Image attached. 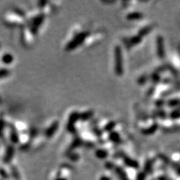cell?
<instances>
[{
  "mask_svg": "<svg viewBox=\"0 0 180 180\" xmlns=\"http://www.w3.org/2000/svg\"><path fill=\"white\" fill-rule=\"evenodd\" d=\"M87 35H88L87 32H81V33H78L77 35L68 43V44L67 45L65 49H67L68 50H74V49H75L76 47L80 46V45L84 41V40L87 38Z\"/></svg>",
  "mask_w": 180,
  "mask_h": 180,
  "instance_id": "1",
  "label": "cell"
},
{
  "mask_svg": "<svg viewBox=\"0 0 180 180\" xmlns=\"http://www.w3.org/2000/svg\"><path fill=\"white\" fill-rule=\"evenodd\" d=\"M116 56V73L119 75H121L123 72L122 68V56L120 47H117L115 51Z\"/></svg>",
  "mask_w": 180,
  "mask_h": 180,
  "instance_id": "2",
  "label": "cell"
},
{
  "mask_svg": "<svg viewBox=\"0 0 180 180\" xmlns=\"http://www.w3.org/2000/svg\"><path fill=\"white\" fill-rule=\"evenodd\" d=\"M58 126H59V123H58V122H55L49 128H47L46 132H45L47 137H52L58 129Z\"/></svg>",
  "mask_w": 180,
  "mask_h": 180,
  "instance_id": "3",
  "label": "cell"
},
{
  "mask_svg": "<svg viewBox=\"0 0 180 180\" xmlns=\"http://www.w3.org/2000/svg\"><path fill=\"white\" fill-rule=\"evenodd\" d=\"M14 155V149L12 146L8 147V150H7L6 154H5V159H4L5 163L10 162V161H12V159H13Z\"/></svg>",
  "mask_w": 180,
  "mask_h": 180,
  "instance_id": "4",
  "label": "cell"
},
{
  "mask_svg": "<svg viewBox=\"0 0 180 180\" xmlns=\"http://www.w3.org/2000/svg\"><path fill=\"white\" fill-rule=\"evenodd\" d=\"M124 162L127 166L132 167V168H137L139 167V164L136 161H134V160L129 159V158H125L124 159Z\"/></svg>",
  "mask_w": 180,
  "mask_h": 180,
  "instance_id": "5",
  "label": "cell"
},
{
  "mask_svg": "<svg viewBox=\"0 0 180 180\" xmlns=\"http://www.w3.org/2000/svg\"><path fill=\"white\" fill-rule=\"evenodd\" d=\"M116 173H117V175L119 176L120 180H129L128 176H127L126 174H125V171L122 168H120V167H117V168L116 169Z\"/></svg>",
  "mask_w": 180,
  "mask_h": 180,
  "instance_id": "6",
  "label": "cell"
},
{
  "mask_svg": "<svg viewBox=\"0 0 180 180\" xmlns=\"http://www.w3.org/2000/svg\"><path fill=\"white\" fill-rule=\"evenodd\" d=\"M107 155H108V153H107V151H105L104 150H98L95 152V155L101 159L107 158Z\"/></svg>",
  "mask_w": 180,
  "mask_h": 180,
  "instance_id": "7",
  "label": "cell"
},
{
  "mask_svg": "<svg viewBox=\"0 0 180 180\" xmlns=\"http://www.w3.org/2000/svg\"><path fill=\"white\" fill-rule=\"evenodd\" d=\"M2 62L5 63V64H11V63L13 62V56L12 55H10V54H6V55H5L3 56L2 58Z\"/></svg>",
  "mask_w": 180,
  "mask_h": 180,
  "instance_id": "8",
  "label": "cell"
},
{
  "mask_svg": "<svg viewBox=\"0 0 180 180\" xmlns=\"http://www.w3.org/2000/svg\"><path fill=\"white\" fill-rule=\"evenodd\" d=\"M11 170H12V176H13V177L14 178V179H15L16 180H21V176H20L19 171H18L17 169L15 167H12Z\"/></svg>",
  "mask_w": 180,
  "mask_h": 180,
  "instance_id": "9",
  "label": "cell"
},
{
  "mask_svg": "<svg viewBox=\"0 0 180 180\" xmlns=\"http://www.w3.org/2000/svg\"><path fill=\"white\" fill-rule=\"evenodd\" d=\"M141 17V14H137V13H132V14H129V15L128 16V19H131V20L139 19V18Z\"/></svg>",
  "mask_w": 180,
  "mask_h": 180,
  "instance_id": "10",
  "label": "cell"
},
{
  "mask_svg": "<svg viewBox=\"0 0 180 180\" xmlns=\"http://www.w3.org/2000/svg\"><path fill=\"white\" fill-rule=\"evenodd\" d=\"M110 139H111L112 141H113L114 142L119 141V135H118V134H116V133L112 134L111 135H110Z\"/></svg>",
  "mask_w": 180,
  "mask_h": 180,
  "instance_id": "11",
  "label": "cell"
},
{
  "mask_svg": "<svg viewBox=\"0 0 180 180\" xmlns=\"http://www.w3.org/2000/svg\"><path fill=\"white\" fill-rule=\"evenodd\" d=\"M0 175L2 176L4 179H8V174H7V173H5V171H4L3 170H0Z\"/></svg>",
  "mask_w": 180,
  "mask_h": 180,
  "instance_id": "12",
  "label": "cell"
},
{
  "mask_svg": "<svg viewBox=\"0 0 180 180\" xmlns=\"http://www.w3.org/2000/svg\"><path fill=\"white\" fill-rule=\"evenodd\" d=\"M144 179H145V173H141L137 176V180H144Z\"/></svg>",
  "mask_w": 180,
  "mask_h": 180,
  "instance_id": "13",
  "label": "cell"
},
{
  "mask_svg": "<svg viewBox=\"0 0 180 180\" xmlns=\"http://www.w3.org/2000/svg\"><path fill=\"white\" fill-rule=\"evenodd\" d=\"M101 180H110V179L109 177H107V176H102L101 178Z\"/></svg>",
  "mask_w": 180,
  "mask_h": 180,
  "instance_id": "14",
  "label": "cell"
},
{
  "mask_svg": "<svg viewBox=\"0 0 180 180\" xmlns=\"http://www.w3.org/2000/svg\"><path fill=\"white\" fill-rule=\"evenodd\" d=\"M55 180H67V179H65V178L59 177V178H57V179H56Z\"/></svg>",
  "mask_w": 180,
  "mask_h": 180,
  "instance_id": "15",
  "label": "cell"
},
{
  "mask_svg": "<svg viewBox=\"0 0 180 180\" xmlns=\"http://www.w3.org/2000/svg\"><path fill=\"white\" fill-rule=\"evenodd\" d=\"M178 173H179V174L180 175V168L179 169V170H178Z\"/></svg>",
  "mask_w": 180,
  "mask_h": 180,
  "instance_id": "16",
  "label": "cell"
}]
</instances>
